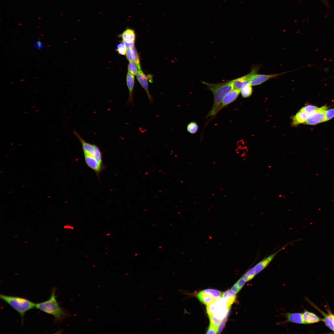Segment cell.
<instances>
[{"label":"cell","instance_id":"cell-1","mask_svg":"<svg viewBox=\"0 0 334 334\" xmlns=\"http://www.w3.org/2000/svg\"><path fill=\"white\" fill-rule=\"evenodd\" d=\"M56 291V288H53L49 298L45 301L36 303L35 308L52 315L54 318L55 322L59 323L68 316L69 314L60 306L57 301L55 297Z\"/></svg>","mask_w":334,"mask_h":334},{"label":"cell","instance_id":"cell-14","mask_svg":"<svg viewBox=\"0 0 334 334\" xmlns=\"http://www.w3.org/2000/svg\"><path fill=\"white\" fill-rule=\"evenodd\" d=\"M286 316L289 322L298 324H305L302 318V314L287 313L286 314Z\"/></svg>","mask_w":334,"mask_h":334},{"label":"cell","instance_id":"cell-36","mask_svg":"<svg viewBox=\"0 0 334 334\" xmlns=\"http://www.w3.org/2000/svg\"><path fill=\"white\" fill-rule=\"evenodd\" d=\"M65 228L68 229H71L72 230L74 229V227L72 226H71L69 225H67L64 227Z\"/></svg>","mask_w":334,"mask_h":334},{"label":"cell","instance_id":"cell-8","mask_svg":"<svg viewBox=\"0 0 334 334\" xmlns=\"http://www.w3.org/2000/svg\"><path fill=\"white\" fill-rule=\"evenodd\" d=\"M258 67L257 66L255 67L247 74L232 80L234 88L241 90L245 85L250 84V81L252 76L257 73L259 70Z\"/></svg>","mask_w":334,"mask_h":334},{"label":"cell","instance_id":"cell-18","mask_svg":"<svg viewBox=\"0 0 334 334\" xmlns=\"http://www.w3.org/2000/svg\"><path fill=\"white\" fill-rule=\"evenodd\" d=\"M322 314L323 315L324 318L323 320L326 325L331 330L334 331V324L333 322V317L332 315H327L324 313L322 312Z\"/></svg>","mask_w":334,"mask_h":334},{"label":"cell","instance_id":"cell-9","mask_svg":"<svg viewBox=\"0 0 334 334\" xmlns=\"http://www.w3.org/2000/svg\"><path fill=\"white\" fill-rule=\"evenodd\" d=\"M285 73L272 75L259 74L256 73L252 76L250 81V84L251 86L260 85L269 79L276 78L279 76Z\"/></svg>","mask_w":334,"mask_h":334},{"label":"cell","instance_id":"cell-34","mask_svg":"<svg viewBox=\"0 0 334 334\" xmlns=\"http://www.w3.org/2000/svg\"><path fill=\"white\" fill-rule=\"evenodd\" d=\"M241 289L236 284L231 288V290L236 293H238Z\"/></svg>","mask_w":334,"mask_h":334},{"label":"cell","instance_id":"cell-6","mask_svg":"<svg viewBox=\"0 0 334 334\" xmlns=\"http://www.w3.org/2000/svg\"><path fill=\"white\" fill-rule=\"evenodd\" d=\"M84 160L87 165L93 170L98 178L102 171L105 169L104 164L99 162L94 156L90 155L84 154Z\"/></svg>","mask_w":334,"mask_h":334},{"label":"cell","instance_id":"cell-21","mask_svg":"<svg viewBox=\"0 0 334 334\" xmlns=\"http://www.w3.org/2000/svg\"><path fill=\"white\" fill-rule=\"evenodd\" d=\"M198 126L197 124L194 122H192L189 123L186 127L187 131L189 133L192 134L195 133L198 131Z\"/></svg>","mask_w":334,"mask_h":334},{"label":"cell","instance_id":"cell-30","mask_svg":"<svg viewBox=\"0 0 334 334\" xmlns=\"http://www.w3.org/2000/svg\"><path fill=\"white\" fill-rule=\"evenodd\" d=\"M217 327L210 323L209 327L206 333L207 334L217 333Z\"/></svg>","mask_w":334,"mask_h":334},{"label":"cell","instance_id":"cell-13","mask_svg":"<svg viewBox=\"0 0 334 334\" xmlns=\"http://www.w3.org/2000/svg\"><path fill=\"white\" fill-rule=\"evenodd\" d=\"M302 318L305 324H310L316 323L322 320L315 314L305 311L302 313Z\"/></svg>","mask_w":334,"mask_h":334},{"label":"cell","instance_id":"cell-32","mask_svg":"<svg viewBox=\"0 0 334 334\" xmlns=\"http://www.w3.org/2000/svg\"><path fill=\"white\" fill-rule=\"evenodd\" d=\"M246 282L243 277H241L236 282V284L241 289Z\"/></svg>","mask_w":334,"mask_h":334},{"label":"cell","instance_id":"cell-16","mask_svg":"<svg viewBox=\"0 0 334 334\" xmlns=\"http://www.w3.org/2000/svg\"><path fill=\"white\" fill-rule=\"evenodd\" d=\"M197 296L201 302L207 305L211 304L216 300L210 294L201 291L197 294Z\"/></svg>","mask_w":334,"mask_h":334},{"label":"cell","instance_id":"cell-19","mask_svg":"<svg viewBox=\"0 0 334 334\" xmlns=\"http://www.w3.org/2000/svg\"><path fill=\"white\" fill-rule=\"evenodd\" d=\"M132 60L137 65L139 70H140V59L139 55L135 45L129 48Z\"/></svg>","mask_w":334,"mask_h":334},{"label":"cell","instance_id":"cell-17","mask_svg":"<svg viewBox=\"0 0 334 334\" xmlns=\"http://www.w3.org/2000/svg\"><path fill=\"white\" fill-rule=\"evenodd\" d=\"M222 297L225 300L228 306L230 307L235 301L236 298V293L231 289L224 292L222 294Z\"/></svg>","mask_w":334,"mask_h":334},{"label":"cell","instance_id":"cell-7","mask_svg":"<svg viewBox=\"0 0 334 334\" xmlns=\"http://www.w3.org/2000/svg\"><path fill=\"white\" fill-rule=\"evenodd\" d=\"M137 80L142 87L146 91L148 100L151 103H153L154 99L150 94L148 89V81L152 82V76L151 75H146L141 70H139L136 75Z\"/></svg>","mask_w":334,"mask_h":334},{"label":"cell","instance_id":"cell-25","mask_svg":"<svg viewBox=\"0 0 334 334\" xmlns=\"http://www.w3.org/2000/svg\"><path fill=\"white\" fill-rule=\"evenodd\" d=\"M126 46L124 42H121L117 45L116 50L119 54L121 55H125L126 50Z\"/></svg>","mask_w":334,"mask_h":334},{"label":"cell","instance_id":"cell-11","mask_svg":"<svg viewBox=\"0 0 334 334\" xmlns=\"http://www.w3.org/2000/svg\"><path fill=\"white\" fill-rule=\"evenodd\" d=\"M126 84L129 90V96L126 104L127 105H133V90L134 86V77L133 74L128 71L126 77Z\"/></svg>","mask_w":334,"mask_h":334},{"label":"cell","instance_id":"cell-22","mask_svg":"<svg viewBox=\"0 0 334 334\" xmlns=\"http://www.w3.org/2000/svg\"><path fill=\"white\" fill-rule=\"evenodd\" d=\"M201 291L203 293H206L210 294L216 299L220 298L222 295V293L221 292L214 289H206Z\"/></svg>","mask_w":334,"mask_h":334},{"label":"cell","instance_id":"cell-10","mask_svg":"<svg viewBox=\"0 0 334 334\" xmlns=\"http://www.w3.org/2000/svg\"><path fill=\"white\" fill-rule=\"evenodd\" d=\"M240 92V90L236 88L230 92L223 99L217 110L216 114L224 107L234 101Z\"/></svg>","mask_w":334,"mask_h":334},{"label":"cell","instance_id":"cell-4","mask_svg":"<svg viewBox=\"0 0 334 334\" xmlns=\"http://www.w3.org/2000/svg\"><path fill=\"white\" fill-rule=\"evenodd\" d=\"M230 309L225 299L219 298L211 304L208 305L207 311L208 316H214L223 319L227 314Z\"/></svg>","mask_w":334,"mask_h":334},{"label":"cell","instance_id":"cell-24","mask_svg":"<svg viewBox=\"0 0 334 334\" xmlns=\"http://www.w3.org/2000/svg\"><path fill=\"white\" fill-rule=\"evenodd\" d=\"M139 69L136 63L132 61L129 62L128 66V71L133 75H137Z\"/></svg>","mask_w":334,"mask_h":334},{"label":"cell","instance_id":"cell-33","mask_svg":"<svg viewBox=\"0 0 334 334\" xmlns=\"http://www.w3.org/2000/svg\"><path fill=\"white\" fill-rule=\"evenodd\" d=\"M126 55L127 59L129 62L132 61V58L130 51V48L128 47L126 49Z\"/></svg>","mask_w":334,"mask_h":334},{"label":"cell","instance_id":"cell-26","mask_svg":"<svg viewBox=\"0 0 334 334\" xmlns=\"http://www.w3.org/2000/svg\"><path fill=\"white\" fill-rule=\"evenodd\" d=\"M256 275L252 268L249 270L243 276V277L246 282L252 279Z\"/></svg>","mask_w":334,"mask_h":334},{"label":"cell","instance_id":"cell-28","mask_svg":"<svg viewBox=\"0 0 334 334\" xmlns=\"http://www.w3.org/2000/svg\"><path fill=\"white\" fill-rule=\"evenodd\" d=\"M210 323L217 327L221 323L223 319L217 318L214 316H208Z\"/></svg>","mask_w":334,"mask_h":334},{"label":"cell","instance_id":"cell-27","mask_svg":"<svg viewBox=\"0 0 334 334\" xmlns=\"http://www.w3.org/2000/svg\"><path fill=\"white\" fill-rule=\"evenodd\" d=\"M334 118V108L327 109L325 112V122Z\"/></svg>","mask_w":334,"mask_h":334},{"label":"cell","instance_id":"cell-15","mask_svg":"<svg viewBox=\"0 0 334 334\" xmlns=\"http://www.w3.org/2000/svg\"><path fill=\"white\" fill-rule=\"evenodd\" d=\"M308 116L306 113L300 109L293 118V124L297 125L305 123Z\"/></svg>","mask_w":334,"mask_h":334},{"label":"cell","instance_id":"cell-3","mask_svg":"<svg viewBox=\"0 0 334 334\" xmlns=\"http://www.w3.org/2000/svg\"><path fill=\"white\" fill-rule=\"evenodd\" d=\"M0 298L9 304L20 315L23 324L24 316L28 311L35 307L36 303L30 300L19 297L0 294Z\"/></svg>","mask_w":334,"mask_h":334},{"label":"cell","instance_id":"cell-35","mask_svg":"<svg viewBox=\"0 0 334 334\" xmlns=\"http://www.w3.org/2000/svg\"><path fill=\"white\" fill-rule=\"evenodd\" d=\"M321 1L323 2L324 4L327 7H329L330 6V4L329 2L327 0H321Z\"/></svg>","mask_w":334,"mask_h":334},{"label":"cell","instance_id":"cell-29","mask_svg":"<svg viewBox=\"0 0 334 334\" xmlns=\"http://www.w3.org/2000/svg\"><path fill=\"white\" fill-rule=\"evenodd\" d=\"M227 316L225 317L222 320L220 324L217 327V333H220L224 328L226 322Z\"/></svg>","mask_w":334,"mask_h":334},{"label":"cell","instance_id":"cell-38","mask_svg":"<svg viewBox=\"0 0 334 334\" xmlns=\"http://www.w3.org/2000/svg\"><path fill=\"white\" fill-rule=\"evenodd\" d=\"M332 316H333V324H334V315H332Z\"/></svg>","mask_w":334,"mask_h":334},{"label":"cell","instance_id":"cell-12","mask_svg":"<svg viewBox=\"0 0 334 334\" xmlns=\"http://www.w3.org/2000/svg\"><path fill=\"white\" fill-rule=\"evenodd\" d=\"M119 36L121 37L123 42L127 43L135 42L136 39L134 30L130 28H127L119 35Z\"/></svg>","mask_w":334,"mask_h":334},{"label":"cell","instance_id":"cell-37","mask_svg":"<svg viewBox=\"0 0 334 334\" xmlns=\"http://www.w3.org/2000/svg\"><path fill=\"white\" fill-rule=\"evenodd\" d=\"M111 233H107V234H105V236H110V235H111Z\"/></svg>","mask_w":334,"mask_h":334},{"label":"cell","instance_id":"cell-2","mask_svg":"<svg viewBox=\"0 0 334 334\" xmlns=\"http://www.w3.org/2000/svg\"><path fill=\"white\" fill-rule=\"evenodd\" d=\"M202 83L207 86L208 89L212 92L214 96L212 107L206 118L214 116L216 114L217 110L224 98L234 88L232 80L216 84L204 81H202Z\"/></svg>","mask_w":334,"mask_h":334},{"label":"cell","instance_id":"cell-5","mask_svg":"<svg viewBox=\"0 0 334 334\" xmlns=\"http://www.w3.org/2000/svg\"><path fill=\"white\" fill-rule=\"evenodd\" d=\"M328 108L326 106L319 107L315 112L308 115L305 123L314 125L325 122V112Z\"/></svg>","mask_w":334,"mask_h":334},{"label":"cell","instance_id":"cell-31","mask_svg":"<svg viewBox=\"0 0 334 334\" xmlns=\"http://www.w3.org/2000/svg\"><path fill=\"white\" fill-rule=\"evenodd\" d=\"M34 48L36 49L40 50L43 47V43L40 40H38L36 41L33 45Z\"/></svg>","mask_w":334,"mask_h":334},{"label":"cell","instance_id":"cell-20","mask_svg":"<svg viewBox=\"0 0 334 334\" xmlns=\"http://www.w3.org/2000/svg\"><path fill=\"white\" fill-rule=\"evenodd\" d=\"M251 86L249 84L245 85L240 90V93L243 97L247 98L251 96L253 91Z\"/></svg>","mask_w":334,"mask_h":334},{"label":"cell","instance_id":"cell-23","mask_svg":"<svg viewBox=\"0 0 334 334\" xmlns=\"http://www.w3.org/2000/svg\"><path fill=\"white\" fill-rule=\"evenodd\" d=\"M319 108L314 105H308L304 106L301 109L305 112L308 115L315 112Z\"/></svg>","mask_w":334,"mask_h":334}]
</instances>
